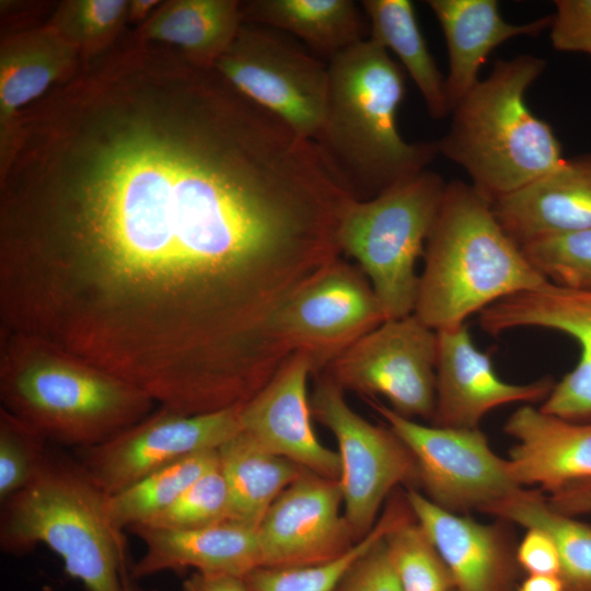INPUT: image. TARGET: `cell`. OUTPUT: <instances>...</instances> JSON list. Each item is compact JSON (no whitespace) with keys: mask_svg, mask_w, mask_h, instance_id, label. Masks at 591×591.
Listing matches in <instances>:
<instances>
[{"mask_svg":"<svg viewBox=\"0 0 591 591\" xmlns=\"http://www.w3.org/2000/svg\"><path fill=\"white\" fill-rule=\"evenodd\" d=\"M212 69L299 136L316 137L326 109L328 67L286 33L243 23Z\"/></svg>","mask_w":591,"mask_h":591,"instance_id":"8","label":"cell"},{"mask_svg":"<svg viewBox=\"0 0 591 591\" xmlns=\"http://www.w3.org/2000/svg\"><path fill=\"white\" fill-rule=\"evenodd\" d=\"M328 93L313 143L329 173L355 199H371L424 170L440 154L438 140L407 142L397 109L405 71L367 37L329 59Z\"/></svg>","mask_w":591,"mask_h":591,"instance_id":"2","label":"cell"},{"mask_svg":"<svg viewBox=\"0 0 591 591\" xmlns=\"http://www.w3.org/2000/svg\"><path fill=\"white\" fill-rule=\"evenodd\" d=\"M47 440L0 407V502L23 489L44 463Z\"/></svg>","mask_w":591,"mask_h":591,"instance_id":"35","label":"cell"},{"mask_svg":"<svg viewBox=\"0 0 591 591\" xmlns=\"http://www.w3.org/2000/svg\"><path fill=\"white\" fill-rule=\"evenodd\" d=\"M370 38L398 58L420 92L432 119L451 114L443 78L418 25L409 0H363Z\"/></svg>","mask_w":591,"mask_h":591,"instance_id":"27","label":"cell"},{"mask_svg":"<svg viewBox=\"0 0 591 591\" xmlns=\"http://www.w3.org/2000/svg\"><path fill=\"white\" fill-rule=\"evenodd\" d=\"M361 5L352 0H251L241 3L243 23L293 35L332 59L367 38Z\"/></svg>","mask_w":591,"mask_h":591,"instance_id":"24","label":"cell"},{"mask_svg":"<svg viewBox=\"0 0 591 591\" xmlns=\"http://www.w3.org/2000/svg\"><path fill=\"white\" fill-rule=\"evenodd\" d=\"M483 512L545 532L559 554L564 591H591V525L554 511L541 490L523 488Z\"/></svg>","mask_w":591,"mask_h":591,"instance_id":"28","label":"cell"},{"mask_svg":"<svg viewBox=\"0 0 591 591\" xmlns=\"http://www.w3.org/2000/svg\"><path fill=\"white\" fill-rule=\"evenodd\" d=\"M126 0H69L62 2L48 24L83 51L108 44L127 21Z\"/></svg>","mask_w":591,"mask_h":591,"instance_id":"33","label":"cell"},{"mask_svg":"<svg viewBox=\"0 0 591 591\" xmlns=\"http://www.w3.org/2000/svg\"><path fill=\"white\" fill-rule=\"evenodd\" d=\"M517 591H564L559 576H529L517 588Z\"/></svg>","mask_w":591,"mask_h":591,"instance_id":"41","label":"cell"},{"mask_svg":"<svg viewBox=\"0 0 591 591\" xmlns=\"http://www.w3.org/2000/svg\"><path fill=\"white\" fill-rule=\"evenodd\" d=\"M447 182L427 169L368 200L352 199L341 217L338 244L357 260L386 318L414 313L416 262L439 212Z\"/></svg>","mask_w":591,"mask_h":591,"instance_id":"7","label":"cell"},{"mask_svg":"<svg viewBox=\"0 0 591 591\" xmlns=\"http://www.w3.org/2000/svg\"><path fill=\"white\" fill-rule=\"evenodd\" d=\"M491 205L501 227L521 247L591 228V152L565 159L546 175Z\"/></svg>","mask_w":591,"mask_h":591,"instance_id":"20","label":"cell"},{"mask_svg":"<svg viewBox=\"0 0 591 591\" xmlns=\"http://www.w3.org/2000/svg\"><path fill=\"white\" fill-rule=\"evenodd\" d=\"M385 543L404 591L455 590L444 560L418 522L405 520Z\"/></svg>","mask_w":591,"mask_h":591,"instance_id":"31","label":"cell"},{"mask_svg":"<svg viewBox=\"0 0 591 591\" xmlns=\"http://www.w3.org/2000/svg\"><path fill=\"white\" fill-rule=\"evenodd\" d=\"M515 557L519 567L530 576H559L560 558L557 547L541 530L528 529L517 545Z\"/></svg>","mask_w":591,"mask_h":591,"instance_id":"38","label":"cell"},{"mask_svg":"<svg viewBox=\"0 0 591 591\" xmlns=\"http://www.w3.org/2000/svg\"><path fill=\"white\" fill-rule=\"evenodd\" d=\"M386 318L358 265L340 257L282 306L275 327L292 352L305 355L320 373Z\"/></svg>","mask_w":591,"mask_h":591,"instance_id":"13","label":"cell"},{"mask_svg":"<svg viewBox=\"0 0 591 591\" xmlns=\"http://www.w3.org/2000/svg\"><path fill=\"white\" fill-rule=\"evenodd\" d=\"M543 58L496 60L490 74L454 106L439 152L467 173L490 202L557 167L565 158L552 126L529 108L528 89L542 76Z\"/></svg>","mask_w":591,"mask_h":591,"instance_id":"5","label":"cell"},{"mask_svg":"<svg viewBox=\"0 0 591 591\" xmlns=\"http://www.w3.org/2000/svg\"><path fill=\"white\" fill-rule=\"evenodd\" d=\"M338 480L304 471L273 502L257 526L262 567H300L329 561L354 544L340 513Z\"/></svg>","mask_w":591,"mask_h":591,"instance_id":"15","label":"cell"},{"mask_svg":"<svg viewBox=\"0 0 591 591\" xmlns=\"http://www.w3.org/2000/svg\"><path fill=\"white\" fill-rule=\"evenodd\" d=\"M183 591H251L244 578L195 572L183 583Z\"/></svg>","mask_w":591,"mask_h":591,"instance_id":"40","label":"cell"},{"mask_svg":"<svg viewBox=\"0 0 591 591\" xmlns=\"http://www.w3.org/2000/svg\"><path fill=\"white\" fill-rule=\"evenodd\" d=\"M503 430L515 442L509 451L514 482L555 493L591 479V422H578L523 405L507 419Z\"/></svg>","mask_w":591,"mask_h":591,"instance_id":"19","label":"cell"},{"mask_svg":"<svg viewBox=\"0 0 591 591\" xmlns=\"http://www.w3.org/2000/svg\"><path fill=\"white\" fill-rule=\"evenodd\" d=\"M230 505V521L258 526L277 497L304 471L243 431L218 449Z\"/></svg>","mask_w":591,"mask_h":591,"instance_id":"26","label":"cell"},{"mask_svg":"<svg viewBox=\"0 0 591 591\" xmlns=\"http://www.w3.org/2000/svg\"><path fill=\"white\" fill-rule=\"evenodd\" d=\"M310 405L312 415L337 440L344 517L352 535L362 538L372 530L391 489L418 480L416 461L390 428L375 426L354 412L343 387L328 373L317 380Z\"/></svg>","mask_w":591,"mask_h":591,"instance_id":"10","label":"cell"},{"mask_svg":"<svg viewBox=\"0 0 591 591\" xmlns=\"http://www.w3.org/2000/svg\"><path fill=\"white\" fill-rule=\"evenodd\" d=\"M424 258L414 314L436 332L549 282L501 227L491 202L461 179L447 183Z\"/></svg>","mask_w":591,"mask_h":591,"instance_id":"3","label":"cell"},{"mask_svg":"<svg viewBox=\"0 0 591 591\" xmlns=\"http://www.w3.org/2000/svg\"><path fill=\"white\" fill-rule=\"evenodd\" d=\"M452 591H456V590H452Z\"/></svg>","mask_w":591,"mask_h":591,"instance_id":"43","label":"cell"},{"mask_svg":"<svg viewBox=\"0 0 591 591\" xmlns=\"http://www.w3.org/2000/svg\"><path fill=\"white\" fill-rule=\"evenodd\" d=\"M80 51L48 24L16 34L0 48V146L21 109L74 76Z\"/></svg>","mask_w":591,"mask_h":591,"instance_id":"23","label":"cell"},{"mask_svg":"<svg viewBox=\"0 0 591 591\" xmlns=\"http://www.w3.org/2000/svg\"><path fill=\"white\" fill-rule=\"evenodd\" d=\"M437 332L414 313L387 318L327 368L344 389L385 397L406 417L432 420L436 406Z\"/></svg>","mask_w":591,"mask_h":591,"instance_id":"11","label":"cell"},{"mask_svg":"<svg viewBox=\"0 0 591 591\" xmlns=\"http://www.w3.org/2000/svg\"><path fill=\"white\" fill-rule=\"evenodd\" d=\"M549 27L554 49L591 58V0H556Z\"/></svg>","mask_w":591,"mask_h":591,"instance_id":"37","label":"cell"},{"mask_svg":"<svg viewBox=\"0 0 591 591\" xmlns=\"http://www.w3.org/2000/svg\"><path fill=\"white\" fill-rule=\"evenodd\" d=\"M405 499L444 560L456 591H517V546L507 525L444 510L418 491Z\"/></svg>","mask_w":591,"mask_h":591,"instance_id":"18","label":"cell"},{"mask_svg":"<svg viewBox=\"0 0 591 591\" xmlns=\"http://www.w3.org/2000/svg\"><path fill=\"white\" fill-rule=\"evenodd\" d=\"M443 32L449 73L445 94L450 111L478 83L488 55L517 36L537 37L549 30L552 14L524 24L503 20L496 0H428Z\"/></svg>","mask_w":591,"mask_h":591,"instance_id":"22","label":"cell"},{"mask_svg":"<svg viewBox=\"0 0 591 591\" xmlns=\"http://www.w3.org/2000/svg\"><path fill=\"white\" fill-rule=\"evenodd\" d=\"M407 515L403 506H393L367 535L340 556L311 566L259 567L244 580L251 591H335L348 569Z\"/></svg>","mask_w":591,"mask_h":591,"instance_id":"30","label":"cell"},{"mask_svg":"<svg viewBox=\"0 0 591 591\" xmlns=\"http://www.w3.org/2000/svg\"><path fill=\"white\" fill-rule=\"evenodd\" d=\"M554 385L549 376L526 384L501 380L490 355L475 346L466 324L437 331L433 426L478 429L494 408L544 401Z\"/></svg>","mask_w":591,"mask_h":591,"instance_id":"16","label":"cell"},{"mask_svg":"<svg viewBox=\"0 0 591 591\" xmlns=\"http://www.w3.org/2000/svg\"><path fill=\"white\" fill-rule=\"evenodd\" d=\"M369 404L410 451L418 482L440 508L454 513L483 511L522 488L512 478L508 460L491 450L479 428L425 426L379 401Z\"/></svg>","mask_w":591,"mask_h":591,"instance_id":"9","label":"cell"},{"mask_svg":"<svg viewBox=\"0 0 591 591\" xmlns=\"http://www.w3.org/2000/svg\"><path fill=\"white\" fill-rule=\"evenodd\" d=\"M482 329L493 336L535 327L564 333L580 347L575 368L543 401L544 413L591 422V291L547 282L543 288L503 298L478 313Z\"/></svg>","mask_w":591,"mask_h":591,"instance_id":"14","label":"cell"},{"mask_svg":"<svg viewBox=\"0 0 591 591\" xmlns=\"http://www.w3.org/2000/svg\"><path fill=\"white\" fill-rule=\"evenodd\" d=\"M219 463L218 450L195 453L108 496L114 525L124 531L171 506L194 482Z\"/></svg>","mask_w":591,"mask_h":591,"instance_id":"29","label":"cell"},{"mask_svg":"<svg viewBox=\"0 0 591 591\" xmlns=\"http://www.w3.org/2000/svg\"><path fill=\"white\" fill-rule=\"evenodd\" d=\"M242 406L195 415L160 407L112 438L77 449V461L112 496L189 455L218 450L241 430Z\"/></svg>","mask_w":591,"mask_h":591,"instance_id":"12","label":"cell"},{"mask_svg":"<svg viewBox=\"0 0 591 591\" xmlns=\"http://www.w3.org/2000/svg\"><path fill=\"white\" fill-rule=\"evenodd\" d=\"M0 259L163 300L220 277L303 287L332 198L312 142L215 70L136 49L18 116Z\"/></svg>","mask_w":591,"mask_h":591,"instance_id":"1","label":"cell"},{"mask_svg":"<svg viewBox=\"0 0 591 591\" xmlns=\"http://www.w3.org/2000/svg\"><path fill=\"white\" fill-rule=\"evenodd\" d=\"M1 408L47 441L99 444L152 413L128 382L43 339L1 332Z\"/></svg>","mask_w":591,"mask_h":591,"instance_id":"4","label":"cell"},{"mask_svg":"<svg viewBox=\"0 0 591 591\" xmlns=\"http://www.w3.org/2000/svg\"><path fill=\"white\" fill-rule=\"evenodd\" d=\"M311 373L309 358L293 352L270 381L243 404L241 431L304 470L338 480V452L322 444L312 427L308 396Z\"/></svg>","mask_w":591,"mask_h":591,"instance_id":"17","label":"cell"},{"mask_svg":"<svg viewBox=\"0 0 591 591\" xmlns=\"http://www.w3.org/2000/svg\"><path fill=\"white\" fill-rule=\"evenodd\" d=\"M129 530L146 545L143 556L130 567L132 578L186 568L206 575L244 578L262 567L257 529L241 522L229 520L188 530L146 525Z\"/></svg>","mask_w":591,"mask_h":591,"instance_id":"21","label":"cell"},{"mask_svg":"<svg viewBox=\"0 0 591 591\" xmlns=\"http://www.w3.org/2000/svg\"><path fill=\"white\" fill-rule=\"evenodd\" d=\"M335 591H404L385 537L348 569Z\"/></svg>","mask_w":591,"mask_h":591,"instance_id":"36","label":"cell"},{"mask_svg":"<svg viewBox=\"0 0 591 591\" xmlns=\"http://www.w3.org/2000/svg\"><path fill=\"white\" fill-rule=\"evenodd\" d=\"M162 3L158 0H131L128 2L127 21L143 24Z\"/></svg>","mask_w":591,"mask_h":591,"instance_id":"42","label":"cell"},{"mask_svg":"<svg viewBox=\"0 0 591 591\" xmlns=\"http://www.w3.org/2000/svg\"><path fill=\"white\" fill-rule=\"evenodd\" d=\"M548 506L561 514L576 517L591 512V479L572 483L546 497Z\"/></svg>","mask_w":591,"mask_h":591,"instance_id":"39","label":"cell"},{"mask_svg":"<svg viewBox=\"0 0 591 591\" xmlns=\"http://www.w3.org/2000/svg\"><path fill=\"white\" fill-rule=\"evenodd\" d=\"M229 520L228 488L218 463L194 482L171 506L137 525L188 530Z\"/></svg>","mask_w":591,"mask_h":591,"instance_id":"34","label":"cell"},{"mask_svg":"<svg viewBox=\"0 0 591 591\" xmlns=\"http://www.w3.org/2000/svg\"><path fill=\"white\" fill-rule=\"evenodd\" d=\"M522 250L549 282L591 291V228L534 241Z\"/></svg>","mask_w":591,"mask_h":591,"instance_id":"32","label":"cell"},{"mask_svg":"<svg viewBox=\"0 0 591 591\" xmlns=\"http://www.w3.org/2000/svg\"><path fill=\"white\" fill-rule=\"evenodd\" d=\"M38 544L56 553L88 591H132L108 495L78 461L51 452L32 480L1 503V549L24 554Z\"/></svg>","mask_w":591,"mask_h":591,"instance_id":"6","label":"cell"},{"mask_svg":"<svg viewBox=\"0 0 591 591\" xmlns=\"http://www.w3.org/2000/svg\"><path fill=\"white\" fill-rule=\"evenodd\" d=\"M235 0H173L141 26L143 40L174 46L190 62L212 69L242 26Z\"/></svg>","mask_w":591,"mask_h":591,"instance_id":"25","label":"cell"}]
</instances>
